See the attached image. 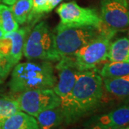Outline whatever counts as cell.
<instances>
[{
	"label": "cell",
	"instance_id": "1",
	"mask_svg": "<svg viewBox=\"0 0 129 129\" xmlns=\"http://www.w3.org/2000/svg\"><path fill=\"white\" fill-rule=\"evenodd\" d=\"M103 80L95 70L80 71L68 99L60 107L64 122L71 124L92 112L103 97Z\"/></svg>",
	"mask_w": 129,
	"mask_h": 129
},
{
	"label": "cell",
	"instance_id": "9",
	"mask_svg": "<svg viewBox=\"0 0 129 129\" xmlns=\"http://www.w3.org/2000/svg\"><path fill=\"white\" fill-rule=\"evenodd\" d=\"M55 68L58 71L59 79L52 89L60 98L62 105L68 99L80 71L72 56L62 57Z\"/></svg>",
	"mask_w": 129,
	"mask_h": 129
},
{
	"label": "cell",
	"instance_id": "14",
	"mask_svg": "<svg viewBox=\"0 0 129 129\" xmlns=\"http://www.w3.org/2000/svg\"><path fill=\"white\" fill-rule=\"evenodd\" d=\"M103 80V87L108 93L118 98H129V75Z\"/></svg>",
	"mask_w": 129,
	"mask_h": 129
},
{
	"label": "cell",
	"instance_id": "22",
	"mask_svg": "<svg viewBox=\"0 0 129 129\" xmlns=\"http://www.w3.org/2000/svg\"><path fill=\"white\" fill-rule=\"evenodd\" d=\"M2 2H3L5 5L11 6V5H12L13 4H14L16 2H17L18 0H2Z\"/></svg>",
	"mask_w": 129,
	"mask_h": 129
},
{
	"label": "cell",
	"instance_id": "3",
	"mask_svg": "<svg viewBox=\"0 0 129 129\" xmlns=\"http://www.w3.org/2000/svg\"><path fill=\"white\" fill-rule=\"evenodd\" d=\"M24 56L29 60L57 62L60 60L55 41V33L45 22L38 23L30 31L26 40Z\"/></svg>",
	"mask_w": 129,
	"mask_h": 129
},
{
	"label": "cell",
	"instance_id": "13",
	"mask_svg": "<svg viewBox=\"0 0 129 129\" xmlns=\"http://www.w3.org/2000/svg\"><path fill=\"white\" fill-rule=\"evenodd\" d=\"M2 129H39L35 117L19 111L5 120Z\"/></svg>",
	"mask_w": 129,
	"mask_h": 129
},
{
	"label": "cell",
	"instance_id": "18",
	"mask_svg": "<svg viewBox=\"0 0 129 129\" xmlns=\"http://www.w3.org/2000/svg\"><path fill=\"white\" fill-rule=\"evenodd\" d=\"M19 111L17 98L9 95H0V129L10 115Z\"/></svg>",
	"mask_w": 129,
	"mask_h": 129
},
{
	"label": "cell",
	"instance_id": "4",
	"mask_svg": "<svg viewBox=\"0 0 129 129\" xmlns=\"http://www.w3.org/2000/svg\"><path fill=\"white\" fill-rule=\"evenodd\" d=\"M117 31L108 27L76 51L72 56L79 71L95 70L97 65L108 59L111 39Z\"/></svg>",
	"mask_w": 129,
	"mask_h": 129
},
{
	"label": "cell",
	"instance_id": "28",
	"mask_svg": "<svg viewBox=\"0 0 129 129\" xmlns=\"http://www.w3.org/2000/svg\"><path fill=\"white\" fill-rule=\"evenodd\" d=\"M128 33H129V30H128Z\"/></svg>",
	"mask_w": 129,
	"mask_h": 129
},
{
	"label": "cell",
	"instance_id": "6",
	"mask_svg": "<svg viewBox=\"0 0 129 129\" xmlns=\"http://www.w3.org/2000/svg\"><path fill=\"white\" fill-rule=\"evenodd\" d=\"M56 12L60 18L57 29L90 26L102 29L106 27L95 9L82 7L74 2L62 3Z\"/></svg>",
	"mask_w": 129,
	"mask_h": 129
},
{
	"label": "cell",
	"instance_id": "21",
	"mask_svg": "<svg viewBox=\"0 0 129 129\" xmlns=\"http://www.w3.org/2000/svg\"><path fill=\"white\" fill-rule=\"evenodd\" d=\"M61 2L62 0H47L46 5H45L44 8L42 9V14L51 12L54 8H55Z\"/></svg>",
	"mask_w": 129,
	"mask_h": 129
},
{
	"label": "cell",
	"instance_id": "7",
	"mask_svg": "<svg viewBox=\"0 0 129 129\" xmlns=\"http://www.w3.org/2000/svg\"><path fill=\"white\" fill-rule=\"evenodd\" d=\"M20 111L34 117L40 112L60 106V98L52 88L29 90L19 93L17 98Z\"/></svg>",
	"mask_w": 129,
	"mask_h": 129
},
{
	"label": "cell",
	"instance_id": "27",
	"mask_svg": "<svg viewBox=\"0 0 129 129\" xmlns=\"http://www.w3.org/2000/svg\"><path fill=\"white\" fill-rule=\"evenodd\" d=\"M2 83V80H0V84H1V83Z\"/></svg>",
	"mask_w": 129,
	"mask_h": 129
},
{
	"label": "cell",
	"instance_id": "26",
	"mask_svg": "<svg viewBox=\"0 0 129 129\" xmlns=\"http://www.w3.org/2000/svg\"><path fill=\"white\" fill-rule=\"evenodd\" d=\"M126 103H127L126 105L129 106V98H128V100L126 101Z\"/></svg>",
	"mask_w": 129,
	"mask_h": 129
},
{
	"label": "cell",
	"instance_id": "16",
	"mask_svg": "<svg viewBox=\"0 0 129 129\" xmlns=\"http://www.w3.org/2000/svg\"><path fill=\"white\" fill-rule=\"evenodd\" d=\"M103 79L115 78L129 75V62L110 61L103 64L100 70Z\"/></svg>",
	"mask_w": 129,
	"mask_h": 129
},
{
	"label": "cell",
	"instance_id": "11",
	"mask_svg": "<svg viewBox=\"0 0 129 129\" xmlns=\"http://www.w3.org/2000/svg\"><path fill=\"white\" fill-rule=\"evenodd\" d=\"M95 124L109 128H118L128 125H129V106L125 105L99 116Z\"/></svg>",
	"mask_w": 129,
	"mask_h": 129
},
{
	"label": "cell",
	"instance_id": "15",
	"mask_svg": "<svg viewBox=\"0 0 129 129\" xmlns=\"http://www.w3.org/2000/svg\"><path fill=\"white\" fill-rule=\"evenodd\" d=\"M108 59L109 61L129 62V38L121 37L111 43Z\"/></svg>",
	"mask_w": 129,
	"mask_h": 129
},
{
	"label": "cell",
	"instance_id": "17",
	"mask_svg": "<svg viewBox=\"0 0 129 129\" xmlns=\"http://www.w3.org/2000/svg\"><path fill=\"white\" fill-rule=\"evenodd\" d=\"M33 7L32 0H18L11 5L10 9L18 24L28 22Z\"/></svg>",
	"mask_w": 129,
	"mask_h": 129
},
{
	"label": "cell",
	"instance_id": "20",
	"mask_svg": "<svg viewBox=\"0 0 129 129\" xmlns=\"http://www.w3.org/2000/svg\"><path fill=\"white\" fill-rule=\"evenodd\" d=\"M32 1H33V7L28 22H30L32 21L35 22L37 21V18L41 17L42 15V9L47 2V0H32Z\"/></svg>",
	"mask_w": 129,
	"mask_h": 129
},
{
	"label": "cell",
	"instance_id": "23",
	"mask_svg": "<svg viewBox=\"0 0 129 129\" xmlns=\"http://www.w3.org/2000/svg\"><path fill=\"white\" fill-rule=\"evenodd\" d=\"M90 129H113V128H106V127H103L101 125H95L94 126H92L91 128Z\"/></svg>",
	"mask_w": 129,
	"mask_h": 129
},
{
	"label": "cell",
	"instance_id": "25",
	"mask_svg": "<svg viewBox=\"0 0 129 129\" xmlns=\"http://www.w3.org/2000/svg\"><path fill=\"white\" fill-rule=\"evenodd\" d=\"M113 129H129V125H126V126H124V127H121V128H118Z\"/></svg>",
	"mask_w": 129,
	"mask_h": 129
},
{
	"label": "cell",
	"instance_id": "10",
	"mask_svg": "<svg viewBox=\"0 0 129 129\" xmlns=\"http://www.w3.org/2000/svg\"><path fill=\"white\" fill-rule=\"evenodd\" d=\"M31 27L24 26L14 32L6 33L0 38V55L8 60L14 67L23 55L24 46Z\"/></svg>",
	"mask_w": 129,
	"mask_h": 129
},
{
	"label": "cell",
	"instance_id": "2",
	"mask_svg": "<svg viewBox=\"0 0 129 129\" xmlns=\"http://www.w3.org/2000/svg\"><path fill=\"white\" fill-rule=\"evenodd\" d=\"M54 67L49 61H27L12 69L9 86L14 93L41 88H53L57 83Z\"/></svg>",
	"mask_w": 129,
	"mask_h": 129
},
{
	"label": "cell",
	"instance_id": "24",
	"mask_svg": "<svg viewBox=\"0 0 129 129\" xmlns=\"http://www.w3.org/2000/svg\"><path fill=\"white\" fill-rule=\"evenodd\" d=\"M5 32H3L2 29H0V38H2V37H3L4 35H5Z\"/></svg>",
	"mask_w": 129,
	"mask_h": 129
},
{
	"label": "cell",
	"instance_id": "19",
	"mask_svg": "<svg viewBox=\"0 0 129 129\" xmlns=\"http://www.w3.org/2000/svg\"><path fill=\"white\" fill-rule=\"evenodd\" d=\"M19 28V24L14 19L10 7L0 5V29L6 34L16 31Z\"/></svg>",
	"mask_w": 129,
	"mask_h": 129
},
{
	"label": "cell",
	"instance_id": "5",
	"mask_svg": "<svg viewBox=\"0 0 129 129\" xmlns=\"http://www.w3.org/2000/svg\"><path fill=\"white\" fill-rule=\"evenodd\" d=\"M102 29L94 27H80L63 29L56 28L55 31V41L57 51L60 56H73L88 42L97 37Z\"/></svg>",
	"mask_w": 129,
	"mask_h": 129
},
{
	"label": "cell",
	"instance_id": "12",
	"mask_svg": "<svg viewBox=\"0 0 129 129\" xmlns=\"http://www.w3.org/2000/svg\"><path fill=\"white\" fill-rule=\"evenodd\" d=\"M35 118L39 129H54L64 122V114L60 106L42 111Z\"/></svg>",
	"mask_w": 129,
	"mask_h": 129
},
{
	"label": "cell",
	"instance_id": "8",
	"mask_svg": "<svg viewBox=\"0 0 129 129\" xmlns=\"http://www.w3.org/2000/svg\"><path fill=\"white\" fill-rule=\"evenodd\" d=\"M101 17L115 31L129 27V0H101Z\"/></svg>",
	"mask_w": 129,
	"mask_h": 129
}]
</instances>
